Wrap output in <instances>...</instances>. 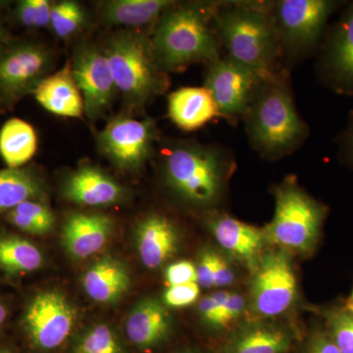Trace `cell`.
Instances as JSON below:
<instances>
[{
  "mask_svg": "<svg viewBox=\"0 0 353 353\" xmlns=\"http://www.w3.org/2000/svg\"><path fill=\"white\" fill-rule=\"evenodd\" d=\"M113 227V220L102 213H71L62 228V245L74 259H88L108 243Z\"/></svg>",
  "mask_w": 353,
  "mask_h": 353,
  "instance_id": "15",
  "label": "cell"
},
{
  "mask_svg": "<svg viewBox=\"0 0 353 353\" xmlns=\"http://www.w3.org/2000/svg\"><path fill=\"white\" fill-rule=\"evenodd\" d=\"M345 0H280L274 2L281 52L288 60L303 59L317 53L329 20L347 4Z\"/></svg>",
  "mask_w": 353,
  "mask_h": 353,
  "instance_id": "7",
  "label": "cell"
},
{
  "mask_svg": "<svg viewBox=\"0 0 353 353\" xmlns=\"http://www.w3.org/2000/svg\"><path fill=\"white\" fill-rule=\"evenodd\" d=\"M273 4L218 3L213 19L220 43L227 50L226 57L262 78L278 71V60L282 57Z\"/></svg>",
  "mask_w": 353,
  "mask_h": 353,
  "instance_id": "2",
  "label": "cell"
},
{
  "mask_svg": "<svg viewBox=\"0 0 353 353\" xmlns=\"http://www.w3.org/2000/svg\"><path fill=\"white\" fill-rule=\"evenodd\" d=\"M168 115L183 131H196L218 115L212 97L204 87L179 88L168 97Z\"/></svg>",
  "mask_w": 353,
  "mask_h": 353,
  "instance_id": "21",
  "label": "cell"
},
{
  "mask_svg": "<svg viewBox=\"0 0 353 353\" xmlns=\"http://www.w3.org/2000/svg\"><path fill=\"white\" fill-rule=\"evenodd\" d=\"M290 345V334L282 327L250 323L234 334L225 353H285Z\"/></svg>",
  "mask_w": 353,
  "mask_h": 353,
  "instance_id": "24",
  "label": "cell"
},
{
  "mask_svg": "<svg viewBox=\"0 0 353 353\" xmlns=\"http://www.w3.org/2000/svg\"><path fill=\"white\" fill-rule=\"evenodd\" d=\"M6 216L9 224L32 236L48 234L55 225L54 214L43 201L23 202Z\"/></svg>",
  "mask_w": 353,
  "mask_h": 353,
  "instance_id": "28",
  "label": "cell"
},
{
  "mask_svg": "<svg viewBox=\"0 0 353 353\" xmlns=\"http://www.w3.org/2000/svg\"><path fill=\"white\" fill-rule=\"evenodd\" d=\"M46 187L41 176L30 167L0 170V212L7 213L29 201H43Z\"/></svg>",
  "mask_w": 353,
  "mask_h": 353,
  "instance_id": "25",
  "label": "cell"
},
{
  "mask_svg": "<svg viewBox=\"0 0 353 353\" xmlns=\"http://www.w3.org/2000/svg\"><path fill=\"white\" fill-rule=\"evenodd\" d=\"M62 192L65 199L83 206L112 205L126 194L117 181L92 165H83L72 172L65 180Z\"/></svg>",
  "mask_w": 353,
  "mask_h": 353,
  "instance_id": "16",
  "label": "cell"
},
{
  "mask_svg": "<svg viewBox=\"0 0 353 353\" xmlns=\"http://www.w3.org/2000/svg\"><path fill=\"white\" fill-rule=\"evenodd\" d=\"M274 192L275 214L263 229L267 243L288 253L310 254L321 236L328 208L309 196L292 178Z\"/></svg>",
  "mask_w": 353,
  "mask_h": 353,
  "instance_id": "6",
  "label": "cell"
},
{
  "mask_svg": "<svg viewBox=\"0 0 353 353\" xmlns=\"http://www.w3.org/2000/svg\"><path fill=\"white\" fill-rule=\"evenodd\" d=\"M262 79L231 58L220 57L208 64L203 87L212 97L218 115L234 120L245 115Z\"/></svg>",
  "mask_w": 353,
  "mask_h": 353,
  "instance_id": "12",
  "label": "cell"
},
{
  "mask_svg": "<svg viewBox=\"0 0 353 353\" xmlns=\"http://www.w3.org/2000/svg\"><path fill=\"white\" fill-rule=\"evenodd\" d=\"M316 73L332 92L353 97V1H347L329 26L317 52Z\"/></svg>",
  "mask_w": 353,
  "mask_h": 353,
  "instance_id": "10",
  "label": "cell"
},
{
  "mask_svg": "<svg viewBox=\"0 0 353 353\" xmlns=\"http://www.w3.org/2000/svg\"><path fill=\"white\" fill-rule=\"evenodd\" d=\"M245 299L240 294L228 292L226 301L223 306L222 319H221L222 328L229 326L239 319L245 311Z\"/></svg>",
  "mask_w": 353,
  "mask_h": 353,
  "instance_id": "38",
  "label": "cell"
},
{
  "mask_svg": "<svg viewBox=\"0 0 353 353\" xmlns=\"http://www.w3.org/2000/svg\"><path fill=\"white\" fill-rule=\"evenodd\" d=\"M334 141L338 145L339 160L353 170V110L348 114L347 126L336 134Z\"/></svg>",
  "mask_w": 353,
  "mask_h": 353,
  "instance_id": "37",
  "label": "cell"
},
{
  "mask_svg": "<svg viewBox=\"0 0 353 353\" xmlns=\"http://www.w3.org/2000/svg\"><path fill=\"white\" fill-rule=\"evenodd\" d=\"M185 353H190V352H185Z\"/></svg>",
  "mask_w": 353,
  "mask_h": 353,
  "instance_id": "45",
  "label": "cell"
},
{
  "mask_svg": "<svg viewBox=\"0 0 353 353\" xmlns=\"http://www.w3.org/2000/svg\"><path fill=\"white\" fill-rule=\"evenodd\" d=\"M209 227L225 252L254 272L262 256V248L267 243L263 229L227 215L216 216L209 223Z\"/></svg>",
  "mask_w": 353,
  "mask_h": 353,
  "instance_id": "17",
  "label": "cell"
},
{
  "mask_svg": "<svg viewBox=\"0 0 353 353\" xmlns=\"http://www.w3.org/2000/svg\"><path fill=\"white\" fill-rule=\"evenodd\" d=\"M43 263L41 250L19 234H0V271L22 276L39 270Z\"/></svg>",
  "mask_w": 353,
  "mask_h": 353,
  "instance_id": "27",
  "label": "cell"
},
{
  "mask_svg": "<svg viewBox=\"0 0 353 353\" xmlns=\"http://www.w3.org/2000/svg\"><path fill=\"white\" fill-rule=\"evenodd\" d=\"M179 231L166 216L150 214L136 228V243L139 256L148 269L163 266L178 252Z\"/></svg>",
  "mask_w": 353,
  "mask_h": 353,
  "instance_id": "18",
  "label": "cell"
},
{
  "mask_svg": "<svg viewBox=\"0 0 353 353\" xmlns=\"http://www.w3.org/2000/svg\"><path fill=\"white\" fill-rule=\"evenodd\" d=\"M0 353H10L9 352H7L6 350H0Z\"/></svg>",
  "mask_w": 353,
  "mask_h": 353,
  "instance_id": "44",
  "label": "cell"
},
{
  "mask_svg": "<svg viewBox=\"0 0 353 353\" xmlns=\"http://www.w3.org/2000/svg\"><path fill=\"white\" fill-rule=\"evenodd\" d=\"M8 308H7L6 304L0 301V329L6 324L7 319H8Z\"/></svg>",
  "mask_w": 353,
  "mask_h": 353,
  "instance_id": "42",
  "label": "cell"
},
{
  "mask_svg": "<svg viewBox=\"0 0 353 353\" xmlns=\"http://www.w3.org/2000/svg\"><path fill=\"white\" fill-rule=\"evenodd\" d=\"M228 153L220 146L178 143L165 152V183L182 201L192 205H212L219 199L229 169Z\"/></svg>",
  "mask_w": 353,
  "mask_h": 353,
  "instance_id": "5",
  "label": "cell"
},
{
  "mask_svg": "<svg viewBox=\"0 0 353 353\" xmlns=\"http://www.w3.org/2000/svg\"><path fill=\"white\" fill-rule=\"evenodd\" d=\"M72 74L83 101V113L95 121L112 105L116 85L102 48L92 43H81L71 61Z\"/></svg>",
  "mask_w": 353,
  "mask_h": 353,
  "instance_id": "14",
  "label": "cell"
},
{
  "mask_svg": "<svg viewBox=\"0 0 353 353\" xmlns=\"http://www.w3.org/2000/svg\"><path fill=\"white\" fill-rule=\"evenodd\" d=\"M329 336L341 353H353V314L345 308L333 309L326 315Z\"/></svg>",
  "mask_w": 353,
  "mask_h": 353,
  "instance_id": "32",
  "label": "cell"
},
{
  "mask_svg": "<svg viewBox=\"0 0 353 353\" xmlns=\"http://www.w3.org/2000/svg\"><path fill=\"white\" fill-rule=\"evenodd\" d=\"M174 3L170 0H108L97 7L104 24L136 28L154 26Z\"/></svg>",
  "mask_w": 353,
  "mask_h": 353,
  "instance_id": "23",
  "label": "cell"
},
{
  "mask_svg": "<svg viewBox=\"0 0 353 353\" xmlns=\"http://www.w3.org/2000/svg\"><path fill=\"white\" fill-rule=\"evenodd\" d=\"M345 310H347L348 312L352 313L353 314V290L352 294H350V297H348L347 303L345 304Z\"/></svg>",
  "mask_w": 353,
  "mask_h": 353,
  "instance_id": "43",
  "label": "cell"
},
{
  "mask_svg": "<svg viewBox=\"0 0 353 353\" xmlns=\"http://www.w3.org/2000/svg\"><path fill=\"white\" fill-rule=\"evenodd\" d=\"M170 328V314L164 304L154 299L137 304L126 323L128 338L141 348L153 347L163 341Z\"/></svg>",
  "mask_w": 353,
  "mask_h": 353,
  "instance_id": "20",
  "label": "cell"
},
{
  "mask_svg": "<svg viewBox=\"0 0 353 353\" xmlns=\"http://www.w3.org/2000/svg\"><path fill=\"white\" fill-rule=\"evenodd\" d=\"M10 41H12L10 34H9L6 25H4L3 22L0 19V48L6 46V44L8 43Z\"/></svg>",
  "mask_w": 353,
  "mask_h": 353,
  "instance_id": "41",
  "label": "cell"
},
{
  "mask_svg": "<svg viewBox=\"0 0 353 353\" xmlns=\"http://www.w3.org/2000/svg\"><path fill=\"white\" fill-rule=\"evenodd\" d=\"M85 22V11L78 2L63 0L53 3L50 28L58 38H71L80 31Z\"/></svg>",
  "mask_w": 353,
  "mask_h": 353,
  "instance_id": "29",
  "label": "cell"
},
{
  "mask_svg": "<svg viewBox=\"0 0 353 353\" xmlns=\"http://www.w3.org/2000/svg\"><path fill=\"white\" fill-rule=\"evenodd\" d=\"M52 51L32 41H10L0 48V106L12 108L50 75Z\"/></svg>",
  "mask_w": 353,
  "mask_h": 353,
  "instance_id": "8",
  "label": "cell"
},
{
  "mask_svg": "<svg viewBox=\"0 0 353 353\" xmlns=\"http://www.w3.org/2000/svg\"><path fill=\"white\" fill-rule=\"evenodd\" d=\"M32 94L48 112L62 117H82L83 97L72 74L70 61L63 68L46 77Z\"/></svg>",
  "mask_w": 353,
  "mask_h": 353,
  "instance_id": "19",
  "label": "cell"
},
{
  "mask_svg": "<svg viewBox=\"0 0 353 353\" xmlns=\"http://www.w3.org/2000/svg\"><path fill=\"white\" fill-rule=\"evenodd\" d=\"M102 50L126 108H143L168 87L167 73L158 64L150 36L120 30L109 37Z\"/></svg>",
  "mask_w": 353,
  "mask_h": 353,
  "instance_id": "4",
  "label": "cell"
},
{
  "mask_svg": "<svg viewBox=\"0 0 353 353\" xmlns=\"http://www.w3.org/2000/svg\"><path fill=\"white\" fill-rule=\"evenodd\" d=\"M76 321L75 309L57 290H43L28 303L22 326L30 341L41 350H54L68 338Z\"/></svg>",
  "mask_w": 353,
  "mask_h": 353,
  "instance_id": "13",
  "label": "cell"
},
{
  "mask_svg": "<svg viewBox=\"0 0 353 353\" xmlns=\"http://www.w3.org/2000/svg\"><path fill=\"white\" fill-rule=\"evenodd\" d=\"M201 294V287L197 283L173 285L165 290L163 301L165 305L174 308L185 307L194 303Z\"/></svg>",
  "mask_w": 353,
  "mask_h": 353,
  "instance_id": "34",
  "label": "cell"
},
{
  "mask_svg": "<svg viewBox=\"0 0 353 353\" xmlns=\"http://www.w3.org/2000/svg\"><path fill=\"white\" fill-rule=\"evenodd\" d=\"M216 250L205 248L196 264L197 284L204 289L215 288Z\"/></svg>",
  "mask_w": 353,
  "mask_h": 353,
  "instance_id": "35",
  "label": "cell"
},
{
  "mask_svg": "<svg viewBox=\"0 0 353 353\" xmlns=\"http://www.w3.org/2000/svg\"><path fill=\"white\" fill-rule=\"evenodd\" d=\"M52 6L50 0H21L14 9V18L26 29L50 28Z\"/></svg>",
  "mask_w": 353,
  "mask_h": 353,
  "instance_id": "31",
  "label": "cell"
},
{
  "mask_svg": "<svg viewBox=\"0 0 353 353\" xmlns=\"http://www.w3.org/2000/svg\"><path fill=\"white\" fill-rule=\"evenodd\" d=\"M228 292L218 290L210 296L203 297L199 303V314L209 326L213 328H222L221 319H222L223 306L226 301Z\"/></svg>",
  "mask_w": 353,
  "mask_h": 353,
  "instance_id": "33",
  "label": "cell"
},
{
  "mask_svg": "<svg viewBox=\"0 0 353 353\" xmlns=\"http://www.w3.org/2000/svg\"><path fill=\"white\" fill-rule=\"evenodd\" d=\"M38 138L24 120L12 118L0 130V155L8 168H20L34 157Z\"/></svg>",
  "mask_w": 353,
  "mask_h": 353,
  "instance_id": "26",
  "label": "cell"
},
{
  "mask_svg": "<svg viewBox=\"0 0 353 353\" xmlns=\"http://www.w3.org/2000/svg\"><path fill=\"white\" fill-rule=\"evenodd\" d=\"M169 287L197 283L196 266L190 261H178L169 265L165 271Z\"/></svg>",
  "mask_w": 353,
  "mask_h": 353,
  "instance_id": "36",
  "label": "cell"
},
{
  "mask_svg": "<svg viewBox=\"0 0 353 353\" xmlns=\"http://www.w3.org/2000/svg\"><path fill=\"white\" fill-rule=\"evenodd\" d=\"M75 353H124L117 336L105 324L88 330L77 343Z\"/></svg>",
  "mask_w": 353,
  "mask_h": 353,
  "instance_id": "30",
  "label": "cell"
},
{
  "mask_svg": "<svg viewBox=\"0 0 353 353\" xmlns=\"http://www.w3.org/2000/svg\"><path fill=\"white\" fill-rule=\"evenodd\" d=\"M157 130L150 118H112L97 136L99 152L121 170L138 172L152 157Z\"/></svg>",
  "mask_w": 353,
  "mask_h": 353,
  "instance_id": "9",
  "label": "cell"
},
{
  "mask_svg": "<svg viewBox=\"0 0 353 353\" xmlns=\"http://www.w3.org/2000/svg\"><path fill=\"white\" fill-rule=\"evenodd\" d=\"M243 119L250 145L266 159L296 152L308 138L307 123L297 111L285 70L262 79Z\"/></svg>",
  "mask_w": 353,
  "mask_h": 353,
  "instance_id": "1",
  "label": "cell"
},
{
  "mask_svg": "<svg viewBox=\"0 0 353 353\" xmlns=\"http://www.w3.org/2000/svg\"><path fill=\"white\" fill-rule=\"evenodd\" d=\"M217 4H175L154 25L150 41L166 73L220 57V39L211 27Z\"/></svg>",
  "mask_w": 353,
  "mask_h": 353,
  "instance_id": "3",
  "label": "cell"
},
{
  "mask_svg": "<svg viewBox=\"0 0 353 353\" xmlns=\"http://www.w3.org/2000/svg\"><path fill=\"white\" fill-rule=\"evenodd\" d=\"M306 353H341L327 331H318L313 334Z\"/></svg>",
  "mask_w": 353,
  "mask_h": 353,
  "instance_id": "40",
  "label": "cell"
},
{
  "mask_svg": "<svg viewBox=\"0 0 353 353\" xmlns=\"http://www.w3.org/2000/svg\"><path fill=\"white\" fill-rule=\"evenodd\" d=\"M234 282V271L226 257L216 254L215 288H226Z\"/></svg>",
  "mask_w": 353,
  "mask_h": 353,
  "instance_id": "39",
  "label": "cell"
},
{
  "mask_svg": "<svg viewBox=\"0 0 353 353\" xmlns=\"http://www.w3.org/2000/svg\"><path fill=\"white\" fill-rule=\"evenodd\" d=\"M82 283L83 290L92 301L110 304L119 301L129 290V271L120 260L108 255L85 271Z\"/></svg>",
  "mask_w": 353,
  "mask_h": 353,
  "instance_id": "22",
  "label": "cell"
},
{
  "mask_svg": "<svg viewBox=\"0 0 353 353\" xmlns=\"http://www.w3.org/2000/svg\"><path fill=\"white\" fill-rule=\"evenodd\" d=\"M296 290L289 253L279 250L262 254L250 287L253 311L267 318L283 314L294 303Z\"/></svg>",
  "mask_w": 353,
  "mask_h": 353,
  "instance_id": "11",
  "label": "cell"
}]
</instances>
